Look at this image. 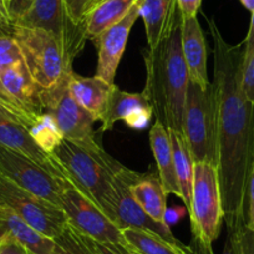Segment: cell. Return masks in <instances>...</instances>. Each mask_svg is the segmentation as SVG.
I'll use <instances>...</instances> for the list:
<instances>
[{
    "instance_id": "6da1fadb",
    "label": "cell",
    "mask_w": 254,
    "mask_h": 254,
    "mask_svg": "<svg viewBox=\"0 0 254 254\" xmlns=\"http://www.w3.org/2000/svg\"><path fill=\"white\" fill-rule=\"evenodd\" d=\"M213 86L217 106V170L228 232L246 227L247 187L254 161V105L242 86L243 43H227L213 19Z\"/></svg>"
},
{
    "instance_id": "7a4b0ae2",
    "label": "cell",
    "mask_w": 254,
    "mask_h": 254,
    "mask_svg": "<svg viewBox=\"0 0 254 254\" xmlns=\"http://www.w3.org/2000/svg\"><path fill=\"white\" fill-rule=\"evenodd\" d=\"M182 18L155 49L143 50L146 86L156 121L182 133V119L190 79L181 43Z\"/></svg>"
},
{
    "instance_id": "3957f363",
    "label": "cell",
    "mask_w": 254,
    "mask_h": 254,
    "mask_svg": "<svg viewBox=\"0 0 254 254\" xmlns=\"http://www.w3.org/2000/svg\"><path fill=\"white\" fill-rule=\"evenodd\" d=\"M54 156L66 172L69 182L114 222L116 214L114 178L122 167L121 163L115 158L104 162L67 140L61 141Z\"/></svg>"
},
{
    "instance_id": "277c9868",
    "label": "cell",
    "mask_w": 254,
    "mask_h": 254,
    "mask_svg": "<svg viewBox=\"0 0 254 254\" xmlns=\"http://www.w3.org/2000/svg\"><path fill=\"white\" fill-rule=\"evenodd\" d=\"M11 26L26 69L41 91H53L69 82L74 58L55 36L40 29Z\"/></svg>"
},
{
    "instance_id": "5b68a950",
    "label": "cell",
    "mask_w": 254,
    "mask_h": 254,
    "mask_svg": "<svg viewBox=\"0 0 254 254\" xmlns=\"http://www.w3.org/2000/svg\"><path fill=\"white\" fill-rule=\"evenodd\" d=\"M182 135L194 163L208 162L217 166V106L213 82L206 89L188 82Z\"/></svg>"
},
{
    "instance_id": "8992f818",
    "label": "cell",
    "mask_w": 254,
    "mask_h": 254,
    "mask_svg": "<svg viewBox=\"0 0 254 254\" xmlns=\"http://www.w3.org/2000/svg\"><path fill=\"white\" fill-rule=\"evenodd\" d=\"M44 112L55 119L64 140L84 148L94 157L110 162L114 158L101 147L94 132V117L72 97L69 82L61 85L53 91L41 94Z\"/></svg>"
},
{
    "instance_id": "52a82bcc",
    "label": "cell",
    "mask_w": 254,
    "mask_h": 254,
    "mask_svg": "<svg viewBox=\"0 0 254 254\" xmlns=\"http://www.w3.org/2000/svg\"><path fill=\"white\" fill-rule=\"evenodd\" d=\"M188 217L193 236L208 243H213L218 238L223 221V206L216 165L194 163L192 202Z\"/></svg>"
},
{
    "instance_id": "ba28073f",
    "label": "cell",
    "mask_w": 254,
    "mask_h": 254,
    "mask_svg": "<svg viewBox=\"0 0 254 254\" xmlns=\"http://www.w3.org/2000/svg\"><path fill=\"white\" fill-rule=\"evenodd\" d=\"M0 203L13 209L26 223L48 238L55 239L69 224L63 209L30 193L1 172Z\"/></svg>"
},
{
    "instance_id": "9c48e42d",
    "label": "cell",
    "mask_w": 254,
    "mask_h": 254,
    "mask_svg": "<svg viewBox=\"0 0 254 254\" xmlns=\"http://www.w3.org/2000/svg\"><path fill=\"white\" fill-rule=\"evenodd\" d=\"M14 25L51 34L74 59L87 41L84 26L71 18L64 0H34L33 5Z\"/></svg>"
},
{
    "instance_id": "30bf717a",
    "label": "cell",
    "mask_w": 254,
    "mask_h": 254,
    "mask_svg": "<svg viewBox=\"0 0 254 254\" xmlns=\"http://www.w3.org/2000/svg\"><path fill=\"white\" fill-rule=\"evenodd\" d=\"M60 198V208L75 231L95 241L112 242L126 247L121 229L71 183L66 182L64 186Z\"/></svg>"
},
{
    "instance_id": "8fae6325",
    "label": "cell",
    "mask_w": 254,
    "mask_h": 254,
    "mask_svg": "<svg viewBox=\"0 0 254 254\" xmlns=\"http://www.w3.org/2000/svg\"><path fill=\"white\" fill-rule=\"evenodd\" d=\"M0 172L30 193L60 208L61 192L69 181L55 177L45 168L3 146H0Z\"/></svg>"
},
{
    "instance_id": "7c38bea8",
    "label": "cell",
    "mask_w": 254,
    "mask_h": 254,
    "mask_svg": "<svg viewBox=\"0 0 254 254\" xmlns=\"http://www.w3.org/2000/svg\"><path fill=\"white\" fill-rule=\"evenodd\" d=\"M136 176V171L122 166L116 172L114 178L115 192H116V214L115 224L120 229L136 228L141 231L150 232L161 237L165 241L178 247H186L182 242L173 236L171 227L166 223L158 222L148 216L140 207V204L133 199L130 192V183Z\"/></svg>"
},
{
    "instance_id": "4fadbf2b",
    "label": "cell",
    "mask_w": 254,
    "mask_h": 254,
    "mask_svg": "<svg viewBox=\"0 0 254 254\" xmlns=\"http://www.w3.org/2000/svg\"><path fill=\"white\" fill-rule=\"evenodd\" d=\"M140 18V5L136 1L128 14L122 20L112 25L97 36V66L95 76L105 80L109 84H115L117 67L126 49L127 40L130 36L132 26Z\"/></svg>"
},
{
    "instance_id": "5bb4252c",
    "label": "cell",
    "mask_w": 254,
    "mask_h": 254,
    "mask_svg": "<svg viewBox=\"0 0 254 254\" xmlns=\"http://www.w3.org/2000/svg\"><path fill=\"white\" fill-rule=\"evenodd\" d=\"M0 146L33 161L55 177L69 181L66 172L54 153L44 151L34 140L28 127L20 122L0 119Z\"/></svg>"
},
{
    "instance_id": "9a60e30c",
    "label": "cell",
    "mask_w": 254,
    "mask_h": 254,
    "mask_svg": "<svg viewBox=\"0 0 254 254\" xmlns=\"http://www.w3.org/2000/svg\"><path fill=\"white\" fill-rule=\"evenodd\" d=\"M181 33L182 53L187 66L188 79L202 89H206L212 82L208 79L207 69L208 51L206 39L198 19H182Z\"/></svg>"
},
{
    "instance_id": "2e32d148",
    "label": "cell",
    "mask_w": 254,
    "mask_h": 254,
    "mask_svg": "<svg viewBox=\"0 0 254 254\" xmlns=\"http://www.w3.org/2000/svg\"><path fill=\"white\" fill-rule=\"evenodd\" d=\"M150 50L155 49L181 20L177 0H137Z\"/></svg>"
},
{
    "instance_id": "e0dca14e",
    "label": "cell",
    "mask_w": 254,
    "mask_h": 254,
    "mask_svg": "<svg viewBox=\"0 0 254 254\" xmlns=\"http://www.w3.org/2000/svg\"><path fill=\"white\" fill-rule=\"evenodd\" d=\"M0 80L11 97L18 102L24 111L34 117L44 114L43 102H41L43 91L31 79L23 60L0 72Z\"/></svg>"
},
{
    "instance_id": "ac0fdd59",
    "label": "cell",
    "mask_w": 254,
    "mask_h": 254,
    "mask_svg": "<svg viewBox=\"0 0 254 254\" xmlns=\"http://www.w3.org/2000/svg\"><path fill=\"white\" fill-rule=\"evenodd\" d=\"M3 236L18 239L31 254H53L54 239L41 234L13 209L0 203V238Z\"/></svg>"
},
{
    "instance_id": "d6986e66",
    "label": "cell",
    "mask_w": 254,
    "mask_h": 254,
    "mask_svg": "<svg viewBox=\"0 0 254 254\" xmlns=\"http://www.w3.org/2000/svg\"><path fill=\"white\" fill-rule=\"evenodd\" d=\"M137 0H95L82 20L87 40L95 41L100 34L119 23Z\"/></svg>"
},
{
    "instance_id": "ffe728a7",
    "label": "cell",
    "mask_w": 254,
    "mask_h": 254,
    "mask_svg": "<svg viewBox=\"0 0 254 254\" xmlns=\"http://www.w3.org/2000/svg\"><path fill=\"white\" fill-rule=\"evenodd\" d=\"M131 196L150 217L165 223L167 209V193L163 188L160 176L153 173L136 172L130 183Z\"/></svg>"
},
{
    "instance_id": "44dd1931",
    "label": "cell",
    "mask_w": 254,
    "mask_h": 254,
    "mask_svg": "<svg viewBox=\"0 0 254 254\" xmlns=\"http://www.w3.org/2000/svg\"><path fill=\"white\" fill-rule=\"evenodd\" d=\"M150 143L156 165H157L158 176H160L166 193L181 197L180 187H178L177 177H176L170 132L161 122L156 121L155 125L151 127Z\"/></svg>"
},
{
    "instance_id": "7402d4cb",
    "label": "cell",
    "mask_w": 254,
    "mask_h": 254,
    "mask_svg": "<svg viewBox=\"0 0 254 254\" xmlns=\"http://www.w3.org/2000/svg\"><path fill=\"white\" fill-rule=\"evenodd\" d=\"M146 109H152L143 92H127L112 86L104 115L101 117V132H107L117 121H130L135 115Z\"/></svg>"
},
{
    "instance_id": "603a6c76",
    "label": "cell",
    "mask_w": 254,
    "mask_h": 254,
    "mask_svg": "<svg viewBox=\"0 0 254 254\" xmlns=\"http://www.w3.org/2000/svg\"><path fill=\"white\" fill-rule=\"evenodd\" d=\"M114 85L97 76L82 77L75 72H72L69 80V90L72 97L94 117L95 121L101 120Z\"/></svg>"
},
{
    "instance_id": "cb8c5ba5",
    "label": "cell",
    "mask_w": 254,
    "mask_h": 254,
    "mask_svg": "<svg viewBox=\"0 0 254 254\" xmlns=\"http://www.w3.org/2000/svg\"><path fill=\"white\" fill-rule=\"evenodd\" d=\"M170 132L171 143H172L173 160H175V171L177 177L178 187H180L181 197L183 204L190 211V202H192V190H193V176H194V161L190 155L186 138L182 133L177 131L168 130Z\"/></svg>"
},
{
    "instance_id": "d4e9b609",
    "label": "cell",
    "mask_w": 254,
    "mask_h": 254,
    "mask_svg": "<svg viewBox=\"0 0 254 254\" xmlns=\"http://www.w3.org/2000/svg\"><path fill=\"white\" fill-rule=\"evenodd\" d=\"M126 247L135 254H190V247H178L150 232L122 229Z\"/></svg>"
},
{
    "instance_id": "484cf974",
    "label": "cell",
    "mask_w": 254,
    "mask_h": 254,
    "mask_svg": "<svg viewBox=\"0 0 254 254\" xmlns=\"http://www.w3.org/2000/svg\"><path fill=\"white\" fill-rule=\"evenodd\" d=\"M31 136L36 141L39 146L44 151L49 153H54L55 148L58 147L64 140V136L56 124L55 119L48 112L39 115L33 126L29 128Z\"/></svg>"
},
{
    "instance_id": "4316f807",
    "label": "cell",
    "mask_w": 254,
    "mask_h": 254,
    "mask_svg": "<svg viewBox=\"0 0 254 254\" xmlns=\"http://www.w3.org/2000/svg\"><path fill=\"white\" fill-rule=\"evenodd\" d=\"M53 254H91L80 239L77 232L67 224L63 233L54 239Z\"/></svg>"
},
{
    "instance_id": "83f0119b",
    "label": "cell",
    "mask_w": 254,
    "mask_h": 254,
    "mask_svg": "<svg viewBox=\"0 0 254 254\" xmlns=\"http://www.w3.org/2000/svg\"><path fill=\"white\" fill-rule=\"evenodd\" d=\"M228 248L233 254H254V232L243 227L229 233Z\"/></svg>"
},
{
    "instance_id": "f1b7e54d",
    "label": "cell",
    "mask_w": 254,
    "mask_h": 254,
    "mask_svg": "<svg viewBox=\"0 0 254 254\" xmlns=\"http://www.w3.org/2000/svg\"><path fill=\"white\" fill-rule=\"evenodd\" d=\"M77 234H79L84 246L86 247L87 251L91 254H135L127 247L122 246V244L112 243V242L95 241V239L84 236V234L79 233V232H77Z\"/></svg>"
},
{
    "instance_id": "f546056e",
    "label": "cell",
    "mask_w": 254,
    "mask_h": 254,
    "mask_svg": "<svg viewBox=\"0 0 254 254\" xmlns=\"http://www.w3.org/2000/svg\"><path fill=\"white\" fill-rule=\"evenodd\" d=\"M34 0H0L1 8L9 23L14 24L29 10Z\"/></svg>"
},
{
    "instance_id": "4dcf8cb0",
    "label": "cell",
    "mask_w": 254,
    "mask_h": 254,
    "mask_svg": "<svg viewBox=\"0 0 254 254\" xmlns=\"http://www.w3.org/2000/svg\"><path fill=\"white\" fill-rule=\"evenodd\" d=\"M0 102L5 105L9 110H11V111H13L14 114L18 115L19 117H21V120H23L24 124H25V126L28 127V128H30V127L34 125V122H35V120L38 119V117L31 116L30 114L24 111V110L19 106L18 102L11 97V95L8 92V90L4 87L1 80H0Z\"/></svg>"
},
{
    "instance_id": "1f68e13d",
    "label": "cell",
    "mask_w": 254,
    "mask_h": 254,
    "mask_svg": "<svg viewBox=\"0 0 254 254\" xmlns=\"http://www.w3.org/2000/svg\"><path fill=\"white\" fill-rule=\"evenodd\" d=\"M20 51L15 36L13 34V26L11 23L5 21L0 24V56L5 54L16 53Z\"/></svg>"
},
{
    "instance_id": "d6a6232c",
    "label": "cell",
    "mask_w": 254,
    "mask_h": 254,
    "mask_svg": "<svg viewBox=\"0 0 254 254\" xmlns=\"http://www.w3.org/2000/svg\"><path fill=\"white\" fill-rule=\"evenodd\" d=\"M246 227L249 231L254 232V161L249 173L248 187H247V213Z\"/></svg>"
},
{
    "instance_id": "836d02e7",
    "label": "cell",
    "mask_w": 254,
    "mask_h": 254,
    "mask_svg": "<svg viewBox=\"0 0 254 254\" xmlns=\"http://www.w3.org/2000/svg\"><path fill=\"white\" fill-rule=\"evenodd\" d=\"M64 1H65V5H66L71 18L77 24L82 25L85 14L89 10L90 6L94 4L95 0H64Z\"/></svg>"
},
{
    "instance_id": "e575fe53",
    "label": "cell",
    "mask_w": 254,
    "mask_h": 254,
    "mask_svg": "<svg viewBox=\"0 0 254 254\" xmlns=\"http://www.w3.org/2000/svg\"><path fill=\"white\" fill-rule=\"evenodd\" d=\"M242 86L247 99L254 105V56L244 65Z\"/></svg>"
},
{
    "instance_id": "d590c367",
    "label": "cell",
    "mask_w": 254,
    "mask_h": 254,
    "mask_svg": "<svg viewBox=\"0 0 254 254\" xmlns=\"http://www.w3.org/2000/svg\"><path fill=\"white\" fill-rule=\"evenodd\" d=\"M0 254H31L25 246L11 236L0 238Z\"/></svg>"
},
{
    "instance_id": "8d00e7d4",
    "label": "cell",
    "mask_w": 254,
    "mask_h": 254,
    "mask_svg": "<svg viewBox=\"0 0 254 254\" xmlns=\"http://www.w3.org/2000/svg\"><path fill=\"white\" fill-rule=\"evenodd\" d=\"M177 5L182 19L197 18L202 0H177Z\"/></svg>"
},
{
    "instance_id": "74e56055",
    "label": "cell",
    "mask_w": 254,
    "mask_h": 254,
    "mask_svg": "<svg viewBox=\"0 0 254 254\" xmlns=\"http://www.w3.org/2000/svg\"><path fill=\"white\" fill-rule=\"evenodd\" d=\"M244 46V65L254 56V9L252 11L251 25H249L248 34L246 36V40L243 41Z\"/></svg>"
},
{
    "instance_id": "f35d334b",
    "label": "cell",
    "mask_w": 254,
    "mask_h": 254,
    "mask_svg": "<svg viewBox=\"0 0 254 254\" xmlns=\"http://www.w3.org/2000/svg\"><path fill=\"white\" fill-rule=\"evenodd\" d=\"M188 247H190V254H214L212 243H208L196 236H193Z\"/></svg>"
},
{
    "instance_id": "ab89813d",
    "label": "cell",
    "mask_w": 254,
    "mask_h": 254,
    "mask_svg": "<svg viewBox=\"0 0 254 254\" xmlns=\"http://www.w3.org/2000/svg\"><path fill=\"white\" fill-rule=\"evenodd\" d=\"M185 214H188L186 207H173V208H167L165 212V223L167 226H172L180 221Z\"/></svg>"
},
{
    "instance_id": "60d3db41",
    "label": "cell",
    "mask_w": 254,
    "mask_h": 254,
    "mask_svg": "<svg viewBox=\"0 0 254 254\" xmlns=\"http://www.w3.org/2000/svg\"><path fill=\"white\" fill-rule=\"evenodd\" d=\"M0 119L13 120V121L20 122V124H23L24 126H25V124H24V121L21 120V117H19L18 115L14 114L11 110H9L8 107H6L4 104H1V102H0Z\"/></svg>"
},
{
    "instance_id": "b9f144b4",
    "label": "cell",
    "mask_w": 254,
    "mask_h": 254,
    "mask_svg": "<svg viewBox=\"0 0 254 254\" xmlns=\"http://www.w3.org/2000/svg\"><path fill=\"white\" fill-rule=\"evenodd\" d=\"M242 3V5L244 6V8L247 9V10H249L252 13L254 9V0H239Z\"/></svg>"
},
{
    "instance_id": "7bdbcfd3",
    "label": "cell",
    "mask_w": 254,
    "mask_h": 254,
    "mask_svg": "<svg viewBox=\"0 0 254 254\" xmlns=\"http://www.w3.org/2000/svg\"><path fill=\"white\" fill-rule=\"evenodd\" d=\"M0 16H4V18H6L5 14H4V10L3 8H1V4H0Z\"/></svg>"
},
{
    "instance_id": "ee69618b",
    "label": "cell",
    "mask_w": 254,
    "mask_h": 254,
    "mask_svg": "<svg viewBox=\"0 0 254 254\" xmlns=\"http://www.w3.org/2000/svg\"><path fill=\"white\" fill-rule=\"evenodd\" d=\"M5 21H9V20L6 18H4V16H0V24L5 23Z\"/></svg>"
},
{
    "instance_id": "f6af8a7d",
    "label": "cell",
    "mask_w": 254,
    "mask_h": 254,
    "mask_svg": "<svg viewBox=\"0 0 254 254\" xmlns=\"http://www.w3.org/2000/svg\"><path fill=\"white\" fill-rule=\"evenodd\" d=\"M224 254H233V253H232V251H231V249H229L228 247H227V249H226V253H224Z\"/></svg>"
}]
</instances>
